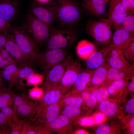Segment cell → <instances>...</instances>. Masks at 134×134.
Masks as SVG:
<instances>
[{
  "label": "cell",
  "instance_id": "30bf717a",
  "mask_svg": "<svg viewBox=\"0 0 134 134\" xmlns=\"http://www.w3.org/2000/svg\"><path fill=\"white\" fill-rule=\"evenodd\" d=\"M108 10V19L115 30L122 27L123 22L127 15L122 0H109Z\"/></svg>",
  "mask_w": 134,
  "mask_h": 134
},
{
  "label": "cell",
  "instance_id": "816d5d0a",
  "mask_svg": "<svg viewBox=\"0 0 134 134\" xmlns=\"http://www.w3.org/2000/svg\"><path fill=\"white\" fill-rule=\"evenodd\" d=\"M1 75L0 74V86H2V75Z\"/></svg>",
  "mask_w": 134,
  "mask_h": 134
},
{
  "label": "cell",
  "instance_id": "d4e9b609",
  "mask_svg": "<svg viewBox=\"0 0 134 134\" xmlns=\"http://www.w3.org/2000/svg\"><path fill=\"white\" fill-rule=\"evenodd\" d=\"M106 61L100 50L93 53L87 60L86 65L88 69L96 68L102 65Z\"/></svg>",
  "mask_w": 134,
  "mask_h": 134
},
{
  "label": "cell",
  "instance_id": "484cf974",
  "mask_svg": "<svg viewBox=\"0 0 134 134\" xmlns=\"http://www.w3.org/2000/svg\"><path fill=\"white\" fill-rule=\"evenodd\" d=\"M124 79H127V77L124 72L110 67L108 71L106 78L103 82L107 83L108 86L114 81Z\"/></svg>",
  "mask_w": 134,
  "mask_h": 134
},
{
  "label": "cell",
  "instance_id": "2e32d148",
  "mask_svg": "<svg viewBox=\"0 0 134 134\" xmlns=\"http://www.w3.org/2000/svg\"><path fill=\"white\" fill-rule=\"evenodd\" d=\"M19 6L18 0H0V17L10 22L16 16Z\"/></svg>",
  "mask_w": 134,
  "mask_h": 134
},
{
  "label": "cell",
  "instance_id": "5b68a950",
  "mask_svg": "<svg viewBox=\"0 0 134 134\" xmlns=\"http://www.w3.org/2000/svg\"><path fill=\"white\" fill-rule=\"evenodd\" d=\"M77 38L75 28L58 29L52 27L45 44L46 49L68 48L72 45Z\"/></svg>",
  "mask_w": 134,
  "mask_h": 134
},
{
  "label": "cell",
  "instance_id": "cb8c5ba5",
  "mask_svg": "<svg viewBox=\"0 0 134 134\" xmlns=\"http://www.w3.org/2000/svg\"><path fill=\"white\" fill-rule=\"evenodd\" d=\"M51 131L41 124L39 126L31 125L28 122H23L21 134H51Z\"/></svg>",
  "mask_w": 134,
  "mask_h": 134
},
{
  "label": "cell",
  "instance_id": "5bb4252c",
  "mask_svg": "<svg viewBox=\"0 0 134 134\" xmlns=\"http://www.w3.org/2000/svg\"><path fill=\"white\" fill-rule=\"evenodd\" d=\"M4 46L5 49L14 58L17 64L19 66L31 64L23 53L16 43L13 34L7 33L6 40Z\"/></svg>",
  "mask_w": 134,
  "mask_h": 134
},
{
  "label": "cell",
  "instance_id": "d6986e66",
  "mask_svg": "<svg viewBox=\"0 0 134 134\" xmlns=\"http://www.w3.org/2000/svg\"><path fill=\"white\" fill-rule=\"evenodd\" d=\"M95 69L81 70L71 91L67 95L74 94L84 90L87 84L90 81Z\"/></svg>",
  "mask_w": 134,
  "mask_h": 134
},
{
  "label": "cell",
  "instance_id": "7a4b0ae2",
  "mask_svg": "<svg viewBox=\"0 0 134 134\" xmlns=\"http://www.w3.org/2000/svg\"><path fill=\"white\" fill-rule=\"evenodd\" d=\"M21 50L32 64L36 63L41 53L34 40L23 28L10 25L9 30Z\"/></svg>",
  "mask_w": 134,
  "mask_h": 134
},
{
  "label": "cell",
  "instance_id": "f5cc1de1",
  "mask_svg": "<svg viewBox=\"0 0 134 134\" xmlns=\"http://www.w3.org/2000/svg\"><path fill=\"white\" fill-rule=\"evenodd\" d=\"M84 131L82 130H80L78 132V134H84Z\"/></svg>",
  "mask_w": 134,
  "mask_h": 134
},
{
  "label": "cell",
  "instance_id": "4316f807",
  "mask_svg": "<svg viewBox=\"0 0 134 134\" xmlns=\"http://www.w3.org/2000/svg\"><path fill=\"white\" fill-rule=\"evenodd\" d=\"M17 114L15 110L7 106L1 108L0 111V124L6 122H10L12 120H15Z\"/></svg>",
  "mask_w": 134,
  "mask_h": 134
},
{
  "label": "cell",
  "instance_id": "e575fe53",
  "mask_svg": "<svg viewBox=\"0 0 134 134\" xmlns=\"http://www.w3.org/2000/svg\"><path fill=\"white\" fill-rule=\"evenodd\" d=\"M14 97L9 93H3L0 95V108L11 105L13 102Z\"/></svg>",
  "mask_w": 134,
  "mask_h": 134
},
{
  "label": "cell",
  "instance_id": "d6a6232c",
  "mask_svg": "<svg viewBox=\"0 0 134 134\" xmlns=\"http://www.w3.org/2000/svg\"><path fill=\"white\" fill-rule=\"evenodd\" d=\"M122 27L126 31L134 35V14L128 15L123 20Z\"/></svg>",
  "mask_w": 134,
  "mask_h": 134
},
{
  "label": "cell",
  "instance_id": "f1b7e54d",
  "mask_svg": "<svg viewBox=\"0 0 134 134\" xmlns=\"http://www.w3.org/2000/svg\"><path fill=\"white\" fill-rule=\"evenodd\" d=\"M31 64L19 66V78L28 79L33 76L36 73L32 68Z\"/></svg>",
  "mask_w": 134,
  "mask_h": 134
},
{
  "label": "cell",
  "instance_id": "7dc6e473",
  "mask_svg": "<svg viewBox=\"0 0 134 134\" xmlns=\"http://www.w3.org/2000/svg\"><path fill=\"white\" fill-rule=\"evenodd\" d=\"M10 64H11L7 61L3 59L0 54V68L5 67Z\"/></svg>",
  "mask_w": 134,
  "mask_h": 134
},
{
  "label": "cell",
  "instance_id": "6da1fadb",
  "mask_svg": "<svg viewBox=\"0 0 134 134\" xmlns=\"http://www.w3.org/2000/svg\"><path fill=\"white\" fill-rule=\"evenodd\" d=\"M57 9L56 21L64 28H75L80 21L82 10L76 0H55Z\"/></svg>",
  "mask_w": 134,
  "mask_h": 134
},
{
  "label": "cell",
  "instance_id": "52a82bcc",
  "mask_svg": "<svg viewBox=\"0 0 134 134\" xmlns=\"http://www.w3.org/2000/svg\"><path fill=\"white\" fill-rule=\"evenodd\" d=\"M73 59L72 56H67L63 61L53 67L45 74V78L42 86L44 91L59 86L67 66Z\"/></svg>",
  "mask_w": 134,
  "mask_h": 134
},
{
  "label": "cell",
  "instance_id": "44dd1931",
  "mask_svg": "<svg viewBox=\"0 0 134 134\" xmlns=\"http://www.w3.org/2000/svg\"><path fill=\"white\" fill-rule=\"evenodd\" d=\"M17 65L11 64L5 66L2 72V75L8 83L11 89L18 83L19 68Z\"/></svg>",
  "mask_w": 134,
  "mask_h": 134
},
{
  "label": "cell",
  "instance_id": "8992f818",
  "mask_svg": "<svg viewBox=\"0 0 134 134\" xmlns=\"http://www.w3.org/2000/svg\"><path fill=\"white\" fill-rule=\"evenodd\" d=\"M25 27L26 30L32 36L36 44L40 45L45 44L52 28L32 13L29 14L27 16Z\"/></svg>",
  "mask_w": 134,
  "mask_h": 134
},
{
  "label": "cell",
  "instance_id": "f35d334b",
  "mask_svg": "<svg viewBox=\"0 0 134 134\" xmlns=\"http://www.w3.org/2000/svg\"><path fill=\"white\" fill-rule=\"evenodd\" d=\"M43 77L42 75L36 73L33 76L27 79V83L30 85L38 84L42 81Z\"/></svg>",
  "mask_w": 134,
  "mask_h": 134
},
{
  "label": "cell",
  "instance_id": "7402d4cb",
  "mask_svg": "<svg viewBox=\"0 0 134 134\" xmlns=\"http://www.w3.org/2000/svg\"><path fill=\"white\" fill-rule=\"evenodd\" d=\"M76 51L80 58L87 60L94 52L97 51L94 44L86 40H83L77 43Z\"/></svg>",
  "mask_w": 134,
  "mask_h": 134
},
{
  "label": "cell",
  "instance_id": "4dcf8cb0",
  "mask_svg": "<svg viewBox=\"0 0 134 134\" xmlns=\"http://www.w3.org/2000/svg\"><path fill=\"white\" fill-rule=\"evenodd\" d=\"M63 104L69 105L79 108L83 103L82 98L79 97L74 96L72 95H67L62 100Z\"/></svg>",
  "mask_w": 134,
  "mask_h": 134
},
{
  "label": "cell",
  "instance_id": "ffe728a7",
  "mask_svg": "<svg viewBox=\"0 0 134 134\" xmlns=\"http://www.w3.org/2000/svg\"><path fill=\"white\" fill-rule=\"evenodd\" d=\"M41 101L40 106L43 107L55 103L63 96L65 93L59 86L53 89L46 91Z\"/></svg>",
  "mask_w": 134,
  "mask_h": 134
},
{
  "label": "cell",
  "instance_id": "ab89813d",
  "mask_svg": "<svg viewBox=\"0 0 134 134\" xmlns=\"http://www.w3.org/2000/svg\"><path fill=\"white\" fill-rule=\"evenodd\" d=\"M10 25V22L0 17V32L7 34Z\"/></svg>",
  "mask_w": 134,
  "mask_h": 134
},
{
  "label": "cell",
  "instance_id": "bcb514c9",
  "mask_svg": "<svg viewBox=\"0 0 134 134\" xmlns=\"http://www.w3.org/2000/svg\"><path fill=\"white\" fill-rule=\"evenodd\" d=\"M104 115V114L101 113H99L95 116V119L96 122L99 123L101 122L103 120Z\"/></svg>",
  "mask_w": 134,
  "mask_h": 134
},
{
  "label": "cell",
  "instance_id": "74e56055",
  "mask_svg": "<svg viewBox=\"0 0 134 134\" xmlns=\"http://www.w3.org/2000/svg\"><path fill=\"white\" fill-rule=\"evenodd\" d=\"M123 6L127 14H134V0H122Z\"/></svg>",
  "mask_w": 134,
  "mask_h": 134
},
{
  "label": "cell",
  "instance_id": "3957f363",
  "mask_svg": "<svg viewBox=\"0 0 134 134\" xmlns=\"http://www.w3.org/2000/svg\"><path fill=\"white\" fill-rule=\"evenodd\" d=\"M112 26L108 18L91 19L86 23L85 31L95 43L102 48L110 44L112 37Z\"/></svg>",
  "mask_w": 134,
  "mask_h": 134
},
{
  "label": "cell",
  "instance_id": "f907efd6",
  "mask_svg": "<svg viewBox=\"0 0 134 134\" xmlns=\"http://www.w3.org/2000/svg\"><path fill=\"white\" fill-rule=\"evenodd\" d=\"M37 2L41 4H45L52 0H35Z\"/></svg>",
  "mask_w": 134,
  "mask_h": 134
},
{
  "label": "cell",
  "instance_id": "f546056e",
  "mask_svg": "<svg viewBox=\"0 0 134 134\" xmlns=\"http://www.w3.org/2000/svg\"><path fill=\"white\" fill-rule=\"evenodd\" d=\"M61 112V114L65 116L70 121L81 113L79 108L69 105H66Z\"/></svg>",
  "mask_w": 134,
  "mask_h": 134
},
{
  "label": "cell",
  "instance_id": "277c9868",
  "mask_svg": "<svg viewBox=\"0 0 134 134\" xmlns=\"http://www.w3.org/2000/svg\"><path fill=\"white\" fill-rule=\"evenodd\" d=\"M100 50L111 67L124 72L127 79L134 75V64H130L124 56L122 50L112 43L102 48Z\"/></svg>",
  "mask_w": 134,
  "mask_h": 134
},
{
  "label": "cell",
  "instance_id": "681fc988",
  "mask_svg": "<svg viewBox=\"0 0 134 134\" xmlns=\"http://www.w3.org/2000/svg\"><path fill=\"white\" fill-rule=\"evenodd\" d=\"M131 132L132 134L134 133V118H132L129 122Z\"/></svg>",
  "mask_w": 134,
  "mask_h": 134
},
{
  "label": "cell",
  "instance_id": "8fae6325",
  "mask_svg": "<svg viewBox=\"0 0 134 134\" xmlns=\"http://www.w3.org/2000/svg\"><path fill=\"white\" fill-rule=\"evenodd\" d=\"M81 68L80 63L73 59L67 66L59 85L65 93L72 87L81 70Z\"/></svg>",
  "mask_w": 134,
  "mask_h": 134
},
{
  "label": "cell",
  "instance_id": "ac0fdd59",
  "mask_svg": "<svg viewBox=\"0 0 134 134\" xmlns=\"http://www.w3.org/2000/svg\"><path fill=\"white\" fill-rule=\"evenodd\" d=\"M70 121L67 117L61 114L51 122L41 124L51 131L64 134L67 133L71 130Z\"/></svg>",
  "mask_w": 134,
  "mask_h": 134
},
{
  "label": "cell",
  "instance_id": "60d3db41",
  "mask_svg": "<svg viewBox=\"0 0 134 134\" xmlns=\"http://www.w3.org/2000/svg\"><path fill=\"white\" fill-rule=\"evenodd\" d=\"M0 54L2 58L8 61L11 64L17 65L14 60L13 59L9 54V53L3 47L0 49Z\"/></svg>",
  "mask_w": 134,
  "mask_h": 134
},
{
  "label": "cell",
  "instance_id": "9a60e30c",
  "mask_svg": "<svg viewBox=\"0 0 134 134\" xmlns=\"http://www.w3.org/2000/svg\"><path fill=\"white\" fill-rule=\"evenodd\" d=\"M13 102L16 113L22 116L29 114L36 105L34 100L24 95L15 96L14 97Z\"/></svg>",
  "mask_w": 134,
  "mask_h": 134
},
{
  "label": "cell",
  "instance_id": "603a6c76",
  "mask_svg": "<svg viewBox=\"0 0 134 134\" xmlns=\"http://www.w3.org/2000/svg\"><path fill=\"white\" fill-rule=\"evenodd\" d=\"M110 67L108 63L105 61L102 65L96 68L90 81L91 84L97 86L101 84L105 79Z\"/></svg>",
  "mask_w": 134,
  "mask_h": 134
},
{
  "label": "cell",
  "instance_id": "1f68e13d",
  "mask_svg": "<svg viewBox=\"0 0 134 134\" xmlns=\"http://www.w3.org/2000/svg\"><path fill=\"white\" fill-rule=\"evenodd\" d=\"M127 84L126 81L124 79L114 81L108 86L107 90L108 93L111 94H113L116 91L124 88Z\"/></svg>",
  "mask_w": 134,
  "mask_h": 134
},
{
  "label": "cell",
  "instance_id": "9c48e42d",
  "mask_svg": "<svg viewBox=\"0 0 134 134\" xmlns=\"http://www.w3.org/2000/svg\"><path fill=\"white\" fill-rule=\"evenodd\" d=\"M68 48L46 49L36 63L41 66L45 74L53 67L63 61L66 57Z\"/></svg>",
  "mask_w": 134,
  "mask_h": 134
},
{
  "label": "cell",
  "instance_id": "f6af8a7d",
  "mask_svg": "<svg viewBox=\"0 0 134 134\" xmlns=\"http://www.w3.org/2000/svg\"><path fill=\"white\" fill-rule=\"evenodd\" d=\"M41 89L37 88H34L31 89L30 92L31 97H34L37 96L36 95L40 94Z\"/></svg>",
  "mask_w": 134,
  "mask_h": 134
},
{
  "label": "cell",
  "instance_id": "d590c367",
  "mask_svg": "<svg viewBox=\"0 0 134 134\" xmlns=\"http://www.w3.org/2000/svg\"><path fill=\"white\" fill-rule=\"evenodd\" d=\"M82 96L83 99L85 101L88 107H92L96 103V100L91 93L87 91H84L82 93Z\"/></svg>",
  "mask_w": 134,
  "mask_h": 134
},
{
  "label": "cell",
  "instance_id": "7c38bea8",
  "mask_svg": "<svg viewBox=\"0 0 134 134\" xmlns=\"http://www.w3.org/2000/svg\"><path fill=\"white\" fill-rule=\"evenodd\" d=\"M62 105L61 100L54 104L40 107L36 117L38 122L43 124L52 121L60 113Z\"/></svg>",
  "mask_w": 134,
  "mask_h": 134
},
{
  "label": "cell",
  "instance_id": "b9f144b4",
  "mask_svg": "<svg viewBox=\"0 0 134 134\" xmlns=\"http://www.w3.org/2000/svg\"><path fill=\"white\" fill-rule=\"evenodd\" d=\"M110 131V127L108 125L102 124L98 127L96 133L97 134H108Z\"/></svg>",
  "mask_w": 134,
  "mask_h": 134
},
{
  "label": "cell",
  "instance_id": "7bdbcfd3",
  "mask_svg": "<svg viewBox=\"0 0 134 134\" xmlns=\"http://www.w3.org/2000/svg\"><path fill=\"white\" fill-rule=\"evenodd\" d=\"M134 98L130 100L127 102L125 106V109L127 112L131 114H134Z\"/></svg>",
  "mask_w": 134,
  "mask_h": 134
},
{
  "label": "cell",
  "instance_id": "8d00e7d4",
  "mask_svg": "<svg viewBox=\"0 0 134 134\" xmlns=\"http://www.w3.org/2000/svg\"><path fill=\"white\" fill-rule=\"evenodd\" d=\"M123 53L125 58L128 62L134 63V41L131 42Z\"/></svg>",
  "mask_w": 134,
  "mask_h": 134
},
{
  "label": "cell",
  "instance_id": "ee69618b",
  "mask_svg": "<svg viewBox=\"0 0 134 134\" xmlns=\"http://www.w3.org/2000/svg\"><path fill=\"white\" fill-rule=\"evenodd\" d=\"M7 34L0 32V49L4 46L6 41Z\"/></svg>",
  "mask_w": 134,
  "mask_h": 134
},
{
  "label": "cell",
  "instance_id": "4fadbf2b",
  "mask_svg": "<svg viewBox=\"0 0 134 134\" xmlns=\"http://www.w3.org/2000/svg\"><path fill=\"white\" fill-rule=\"evenodd\" d=\"M106 3L103 0H82L81 5L84 10L95 18H102L106 11Z\"/></svg>",
  "mask_w": 134,
  "mask_h": 134
},
{
  "label": "cell",
  "instance_id": "83f0119b",
  "mask_svg": "<svg viewBox=\"0 0 134 134\" xmlns=\"http://www.w3.org/2000/svg\"><path fill=\"white\" fill-rule=\"evenodd\" d=\"M99 108L104 114L111 116L113 115L116 112L117 107L114 103L104 100L101 102L99 105Z\"/></svg>",
  "mask_w": 134,
  "mask_h": 134
},
{
  "label": "cell",
  "instance_id": "836d02e7",
  "mask_svg": "<svg viewBox=\"0 0 134 134\" xmlns=\"http://www.w3.org/2000/svg\"><path fill=\"white\" fill-rule=\"evenodd\" d=\"M94 96L97 101L101 102L107 98L108 96L107 90L105 88H102L94 90L91 93Z\"/></svg>",
  "mask_w": 134,
  "mask_h": 134
},
{
  "label": "cell",
  "instance_id": "db71d44e",
  "mask_svg": "<svg viewBox=\"0 0 134 134\" xmlns=\"http://www.w3.org/2000/svg\"><path fill=\"white\" fill-rule=\"evenodd\" d=\"M104 1L106 2L107 3L108 2H109V0H103Z\"/></svg>",
  "mask_w": 134,
  "mask_h": 134
},
{
  "label": "cell",
  "instance_id": "c3c4849f",
  "mask_svg": "<svg viewBox=\"0 0 134 134\" xmlns=\"http://www.w3.org/2000/svg\"><path fill=\"white\" fill-rule=\"evenodd\" d=\"M131 77V80L128 86V89L130 91H134V75H132Z\"/></svg>",
  "mask_w": 134,
  "mask_h": 134
},
{
  "label": "cell",
  "instance_id": "e0dca14e",
  "mask_svg": "<svg viewBox=\"0 0 134 134\" xmlns=\"http://www.w3.org/2000/svg\"><path fill=\"white\" fill-rule=\"evenodd\" d=\"M133 35L125 30L121 27L115 30L112 37V44L124 52L134 41Z\"/></svg>",
  "mask_w": 134,
  "mask_h": 134
},
{
  "label": "cell",
  "instance_id": "ba28073f",
  "mask_svg": "<svg viewBox=\"0 0 134 134\" xmlns=\"http://www.w3.org/2000/svg\"><path fill=\"white\" fill-rule=\"evenodd\" d=\"M31 13L39 20L51 26L56 20L57 9L55 0L48 3H33L31 9Z\"/></svg>",
  "mask_w": 134,
  "mask_h": 134
},
{
  "label": "cell",
  "instance_id": "11a10c76",
  "mask_svg": "<svg viewBox=\"0 0 134 134\" xmlns=\"http://www.w3.org/2000/svg\"></svg>",
  "mask_w": 134,
  "mask_h": 134
}]
</instances>
